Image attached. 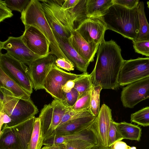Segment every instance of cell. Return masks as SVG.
Returning <instances> with one entry per match:
<instances>
[{
  "mask_svg": "<svg viewBox=\"0 0 149 149\" xmlns=\"http://www.w3.org/2000/svg\"><path fill=\"white\" fill-rule=\"evenodd\" d=\"M120 47L114 40L104 39L99 45L93 83L104 89H115L119 86V75L125 61Z\"/></svg>",
  "mask_w": 149,
  "mask_h": 149,
  "instance_id": "cell-1",
  "label": "cell"
},
{
  "mask_svg": "<svg viewBox=\"0 0 149 149\" xmlns=\"http://www.w3.org/2000/svg\"><path fill=\"white\" fill-rule=\"evenodd\" d=\"M101 17L107 29L118 33L132 42L137 40L139 32L137 6L130 9L114 3Z\"/></svg>",
  "mask_w": 149,
  "mask_h": 149,
  "instance_id": "cell-2",
  "label": "cell"
},
{
  "mask_svg": "<svg viewBox=\"0 0 149 149\" xmlns=\"http://www.w3.org/2000/svg\"><path fill=\"white\" fill-rule=\"evenodd\" d=\"M20 19L24 26H34L43 33L49 42L50 52L57 58H64L69 60L60 48L39 0H31L21 13Z\"/></svg>",
  "mask_w": 149,
  "mask_h": 149,
  "instance_id": "cell-3",
  "label": "cell"
},
{
  "mask_svg": "<svg viewBox=\"0 0 149 149\" xmlns=\"http://www.w3.org/2000/svg\"><path fill=\"white\" fill-rule=\"evenodd\" d=\"M0 111H2L11 118L8 125L12 127L32 117L38 112L37 107L31 98L25 99L15 96L10 91L0 86Z\"/></svg>",
  "mask_w": 149,
  "mask_h": 149,
  "instance_id": "cell-4",
  "label": "cell"
},
{
  "mask_svg": "<svg viewBox=\"0 0 149 149\" xmlns=\"http://www.w3.org/2000/svg\"><path fill=\"white\" fill-rule=\"evenodd\" d=\"M46 18L53 31L68 39L74 29L71 19L66 10H63L55 0H39Z\"/></svg>",
  "mask_w": 149,
  "mask_h": 149,
  "instance_id": "cell-5",
  "label": "cell"
},
{
  "mask_svg": "<svg viewBox=\"0 0 149 149\" xmlns=\"http://www.w3.org/2000/svg\"><path fill=\"white\" fill-rule=\"evenodd\" d=\"M0 52V68L31 95L33 86L29 67L7 53L3 54Z\"/></svg>",
  "mask_w": 149,
  "mask_h": 149,
  "instance_id": "cell-6",
  "label": "cell"
},
{
  "mask_svg": "<svg viewBox=\"0 0 149 149\" xmlns=\"http://www.w3.org/2000/svg\"><path fill=\"white\" fill-rule=\"evenodd\" d=\"M69 108L61 101L56 99L44 105L39 116L44 139L52 135Z\"/></svg>",
  "mask_w": 149,
  "mask_h": 149,
  "instance_id": "cell-7",
  "label": "cell"
},
{
  "mask_svg": "<svg viewBox=\"0 0 149 149\" xmlns=\"http://www.w3.org/2000/svg\"><path fill=\"white\" fill-rule=\"evenodd\" d=\"M149 77V57L125 61L119 75V86L127 85Z\"/></svg>",
  "mask_w": 149,
  "mask_h": 149,
  "instance_id": "cell-8",
  "label": "cell"
},
{
  "mask_svg": "<svg viewBox=\"0 0 149 149\" xmlns=\"http://www.w3.org/2000/svg\"><path fill=\"white\" fill-rule=\"evenodd\" d=\"M83 74L68 72L58 67L55 64L52 67L43 84L44 89L54 99L63 101L65 99L64 93L62 87L67 81L75 79Z\"/></svg>",
  "mask_w": 149,
  "mask_h": 149,
  "instance_id": "cell-9",
  "label": "cell"
},
{
  "mask_svg": "<svg viewBox=\"0 0 149 149\" xmlns=\"http://www.w3.org/2000/svg\"><path fill=\"white\" fill-rule=\"evenodd\" d=\"M149 98V77L132 83L123 88L121 100L125 108H132L141 101Z\"/></svg>",
  "mask_w": 149,
  "mask_h": 149,
  "instance_id": "cell-10",
  "label": "cell"
},
{
  "mask_svg": "<svg viewBox=\"0 0 149 149\" xmlns=\"http://www.w3.org/2000/svg\"><path fill=\"white\" fill-rule=\"evenodd\" d=\"M56 56L50 52L47 55L36 59L29 66V76L35 91L44 89V81L52 67L55 64Z\"/></svg>",
  "mask_w": 149,
  "mask_h": 149,
  "instance_id": "cell-11",
  "label": "cell"
},
{
  "mask_svg": "<svg viewBox=\"0 0 149 149\" xmlns=\"http://www.w3.org/2000/svg\"><path fill=\"white\" fill-rule=\"evenodd\" d=\"M0 49H4L10 56L29 66L34 61L43 57L32 52L19 37L9 36L5 41L0 42Z\"/></svg>",
  "mask_w": 149,
  "mask_h": 149,
  "instance_id": "cell-12",
  "label": "cell"
},
{
  "mask_svg": "<svg viewBox=\"0 0 149 149\" xmlns=\"http://www.w3.org/2000/svg\"><path fill=\"white\" fill-rule=\"evenodd\" d=\"M75 30L87 42L100 45L104 39L105 33L107 29L100 17L88 18Z\"/></svg>",
  "mask_w": 149,
  "mask_h": 149,
  "instance_id": "cell-13",
  "label": "cell"
},
{
  "mask_svg": "<svg viewBox=\"0 0 149 149\" xmlns=\"http://www.w3.org/2000/svg\"><path fill=\"white\" fill-rule=\"evenodd\" d=\"M22 40L26 46L34 54L44 56L49 52V44L46 36L37 28L25 26Z\"/></svg>",
  "mask_w": 149,
  "mask_h": 149,
  "instance_id": "cell-14",
  "label": "cell"
},
{
  "mask_svg": "<svg viewBox=\"0 0 149 149\" xmlns=\"http://www.w3.org/2000/svg\"><path fill=\"white\" fill-rule=\"evenodd\" d=\"M112 120L111 110L106 104H102L98 115L90 126L96 137L98 145L109 147V131Z\"/></svg>",
  "mask_w": 149,
  "mask_h": 149,
  "instance_id": "cell-15",
  "label": "cell"
},
{
  "mask_svg": "<svg viewBox=\"0 0 149 149\" xmlns=\"http://www.w3.org/2000/svg\"><path fill=\"white\" fill-rule=\"evenodd\" d=\"M96 117L89 110L84 111L75 118L58 126L52 134L69 135L81 132L88 129Z\"/></svg>",
  "mask_w": 149,
  "mask_h": 149,
  "instance_id": "cell-16",
  "label": "cell"
},
{
  "mask_svg": "<svg viewBox=\"0 0 149 149\" xmlns=\"http://www.w3.org/2000/svg\"><path fill=\"white\" fill-rule=\"evenodd\" d=\"M68 41L72 47L86 62L90 64L94 61L99 45L87 42L75 29L72 31Z\"/></svg>",
  "mask_w": 149,
  "mask_h": 149,
  "instance_id": "cell-17",
  "label": "cell"
},
{
  "mask_svg": "<svg viewBox=\"0 0 149 149\" xmlns=\"http://www.w3.org/2000/svg\"><path fill=\"white\" fill-rule=\"evenodd\" d=\"M53 33L60 48L65 56L74 64L77 70L83 73H87L89 64L77 53L69 42L68 39L61 37L54 32Z\"/></svg>",
  "mask_w": 149,
  "mask_h": 149,
  "instance_id": "cell-18",
  "label": "cell"
},
{
  "mask_svg": "<svg viewBox=\"0 0 149 149\" xmlns=\"http://www.w3.org/2000/svg\"><path fill=\"white\" fill-rule=\"evenodd\" d=\"M35 118L34 116L12 127L17 136L21 149H28Z\"/></svg>",
  "mask_w": 149,
  "mask_h": 149,
  "instance_id": "cell-19",
  "label": "cell"
},
{
  "mask_svg": "<svg viewBox=\"0 0 149 149\" xmlns=\"http://www.w3.org/2000/svg\"><path fill=\"white\" fill-rule=\"evenodd\" d=\"M85 140L98 145L96 137L90 126L79 133L67 135L54 134L51 139V142L53 144L63 143L69 140Z\"/></svg>",
  "mask_w": 149,
  "mask_h": 149,
  "instance_id": "cell-20",
  "label": "cell"
},
{
  "mask_svg": "<svg viewBox=\"0 0 149 149\" xmlns=\"http://www.w3.org/2000/svg\"><path fill=\"white\" fill-rule=\"evenodd\" d=\"M0 86L8 89L17 97L25 99L31 98V95L0 68Z\"/></svg>",
  "mask_w": 149,
  "mask_h": 149,
  "instance_id": "cell-21",
  "label": "cell"
},
{
  "mask_svg": "<svg viewBox=\"0 0 149 149\" xmlns=\"http://www.w3.org/2000/svg\"><path fill=\"white\" fill-rule=\"evenodd\" d=\"M113 3V0H87L86 9L88 17L103 16Z\"/></svg>",
  "mask_w": 149,
  "mask_h": 149,
  "instance_id": "cell-22",
  "label": "cell"
},
{
  "mask_svg": "<svg viewBox=\"0 0 149 149\" xmlns=\"http://www.w3.org/2000/svg\"><path fill=\"white\" fill-rule=\"evenodd\" d=\"M0 149H21L14 129L6 124L0 133Z\"/></svg>",
  "mask_w": 149,
  "mask_h": 149,
  "instance_id": "cell-23",
  "label": "cell"
},
{
  "mask_svg": "<svg viewBox=\"0 0 149 149\" xmlns=\"http://www.w3.org/2000/svg\"><path fill=\"white\" fill-rule=\"evenodd\" d=\"M87 0H79L77 3L74 7L65 10L70 17L72 23L75 29V24L77 26L87 19L86 3Z\"/></svg>",
  "mask_w": 149,
  "mask_h": 149,
  "instance_id": "cell-24",
  "label": "cell"
},
{
  "mask_svg": "<svg viewBox=\"0 0 149 149\" xmlns=\"http://www.w3.org/2000/svg\"><path fill=\"white\" fill-rule=\"evenodd\" d=\"M118 131L123 139L139 141L141 134V129L137 125L123 122L116 123Z\"/></svg>",
  "mask_w": 149,
  "mask_h": 149,
  "instance_id": "cell-25",
  "label": "cell"
},
{
  "mask_svg": "<svg viewBox=\"0 0 149 149\" xmlns=\"http://www.w3.org/2000/svg\"><path fill=\"white\" fill-rule=\"evenodd\" d=\"M139 21V32L136 41L149 39V24L144 10V4L140 1L137 6Z\"/></svg>",
  "mask_w": 149,
  "mask_h": 149,
  "instance_id": "cell-26",
  "label": "cell"
},
{
  "mask_svg": "<svg viewBox=\"0 0 149 149\" xmlns=\"http://www.w3.org/2000/svg\"><path fill=\"white\" fill-rule=\"evenodd\" d=\"M94 73L93 70L90 74L83 73L81 76L75 79L74 88L78 93V99L91 90L94 79Z\"/></svg>",
  "mask_w": 149,
  "mask_h": 149,
  "instance_id": "cell-27",
  "label": "cell"
},
{
  "mask_svg": "<svg viewBox=\"0 0 149 149\" xmlns=\"http://www.w3.org/2000/svg\"><path fill=\"white\" fill-rule=\"evenodd\" d=\"M44 140L40 118H35L28 149H41Z\"/></svg>",
  "mask_w": 149,
  "mask_h": 149,
  "instance_id": "cell-28",
  "label": "cell"
},
{
  "mask_svg": "<svg viewBox=\"0 0 149 149\" xmlns=\"http://www.w3.org/2000/svg\"><path fill=\"white\" fill-rule=\"evenodd\" d=\"M102 89L100 85L93 83L91 90V104L89 110L91 114L96 117L98 115L100 111V95Z\"/></svg>",
  "mask_w": 149,
  "mask_h": 149,
  "instance_id": "cell-29",
  "label": "cell"
},
{
  "mask_svg": "<svg viewBox=\"0 0 149 149\" xmlns=\"http://www.w3.org/2000/svg\"><path fill=\"white\" fill-rule=\"evenodd\" d=\"M130 121L143 127L149 126V107L132 113Z\"/></svg>",
  "mask_w": 149,
  "mask_h": 149,
  "instance_id": "cell-30",
  "label": "cell"
},
{
  "mask_svg": "<svg viewBox=\"0 0 149 149\" xmlns=\"http://www.w3.org/2000/svg\"><path fill=\"white\" fill-rule=\"evenodd\" d=\"M64 143L66 149H92L97 145L81 140H69Z\"/></svg>",
  "mask_w": 149,
  "mask_h": 149,
  "instance_id": "cell-31",
  "label": "cell"
},
{
  "mask_svg": "<svg viewBox=\"0 0 149 149\" xmlns=\"http://www.w3.org/2000/svg\"><path fill=\"white\" fill-rule=\"evenodd\" d=\"M91 90L78 99L75 104L71 108L72 110L83 111L89 109L91 104Z\"/></svg>",
  "mask_w": 149,
  "mask_h": 149,
  "instance_id": "cell-32",
  "label": "cell"
},
{
  "mask_svg": "<svg viewBox=\"0 0 149 149\" xmlns=\"http://www.w3.org/2000/svg\"><path fill=\"white\" fill-rule=\"evenodd\" d=\"M123 139V137L118 131L116 122L113 119L111 123L109 131L108 147H109L116 142Z\"/></svg>",
  "mask_w": 149,
  "mask_h": 149,
  "instance_id": "cell-33",
  "label": "cell"
},
{
  "mask_svg": "<svg viewBox=\"0 0 149 149\" xmlns=\"http://www.w3.org/2000/svg\"><path fill=\"white\" fill-rule=\"evenodd\" d=\"M135 52L149 57V39L132 42Z\"/></svg>",
  "mask_w": 149,
  "mask_h": 149,
  "instance_id": "cell-34",
  "label": "cell"
},
{
  "mask_svg": "<svg viewBox=\"0 0 149 149\" xmlns=\"http://www.w3.org/2000/svg\"><path fill=\"white\" fill-rule=\"evenodd\" d=\"M31 0H6L8 7L12 11L15 10L21 13L26 8Z\"/></svg>",
  "mask_w": 149,
  "mask_h": 149,
  "instance_id": "cell-35",
  "label": "cell"
},
{
  "mask_svg": "<svg viewBox=\"0 0 149 149\" xmlns=\"http://www.w3.org/2000/svg\"><path fill=\"white\" fill-rule=\"evenodd\" d=\"M64 94L65 99L61 101L68 107L71 108L78 99V93L74 88L70 92Z\"/></svg>",
  "mask_w": 149,
  "mask_h": 149,
  "instance_id": "cell-36",
  "label": "cell"
},
{
  "mask_svg": "<svg viewBox=\"0 0 149 149\" xmlns=\"http://www.w3.org/2000/svg\"><path fill=\"white\" fill-rule=\"evenodd\" d=\"M12 10L7 6L5 1L0 0V22L13 16Z\"/></svg>",
  "mask_w": 149,
  "mask_h": 149,
  "instance_id": "cell-37",
  "label": "cell"
},
{
  "mask_svg": "<svg viewBox=\"0 0 149 149\" xmlns=\"http://www.w3.org/2000/svg\"><path fill=\"white\" fill-rule=\"evenodd\" d=\"M55 63L59 68L69 71L74 70L75 67L71 61L64 58H57Z\"/></svg>",
  "mask_w": 149,
  "mask_h": 149,
  "instance_id": "cell-38",
  "label": "cell"
},
{
  "mask_svg": "<svg viewBox=\"0 0 149 149\" xmlns=\"http://www.w3.org/2000/svg\"><path fill=\"white\" fill-rule=\"evenodd\" d=\"M83 111H79L73 110L71 109V108H70L65 112L58 126L75 118Z\"/></svg>",
  "mask_w": 149,
  "mask_h": 149,
  "instance_id": "cell-39",
  "label": "cell"
},
{
  "mask_svg": "<svg viewBox=\"0 0 149 149\" xmlns=\"http://www.w3.org/2000/svg\"><path fill=\"white\" fill-rule=\"evenodd\" d=\"M113 1L114 3L132 9L137 6L140 1L139 0H113Z\"/></svg>",
  "mask_w": 149,
  "mask_h": 149,
  "instance_id": "cell-40",
  "label": "cell"
},
{
  "mask_svg": "<svg viewBox=\"0 0 149 149\" xmlns=\"http://www.w3.org/2000/svg\"><path fill=\"white\" fill-rule=\"evenodd\" d=\"M10 118L2 111H0V133L1 132L3 126L4 124L8 125L11 123Z\"/></svg>",
  "mask_w": 149,
  "mask_h": 149,
  "instance_id": "cell-41",
  "label": "cell"
},
{
  "mask_svg": "<svg viewBox=\"0 0 149 149\" xmlns=\"http://www.w3.org/2000/svg\"><path fill=\"white\" fill-rule=\"evenodd\" d=\"M75 79L68 81L62 86V90L64 93L70 92L74 88Z\"/></svg>",
  "mask_w": 149,
  "mask_h": 149,
  "instance_id": "cell-42",
  "label": "cell"
},
{
  "mask_svg": "<svg viewBox=\"0 0 149 149\" xmlns=\"http://www.w3.org/2000/svg\"><path fill=\"white\" fill-rule=\"evenodd\" d=\"M130 147L121 141L116 142L109 147L111 149H130Z\"/></svg>",
  "mask_w": 149,
  "mask_h": 149,
  "instance_id": "cell-43",
  "label": "cell"
},
{
  "mask_svg": "<svg viewBox=\"0 0 149 149\" xmlns=\"http://www.w3.org/2000/svg\"><path fill=\"white\" fill-rule=\"evenodd\" d=\"M79 0H64V2L61 7L65 10L74 6L78 2Z\"/></svg>",
  "mask_w": 149,
  "mask_h": 149,
  "instance_id": "cell-44",
  "label": "cell"
},
{
  "mask_svg": "<svg viewBox=\"0 0 149 149\" xmlns=\"http://www.w3.org/2000/svg\"><path fill=\"white\" fill-rule=\"evenodd\" d=\"M50 146L49 149H66L64 143L53 145Z\"/></svg>",
  "mask_w": 149,
  "mask_h": 149,
  "instance_id": "cell-45",
  "label": "cell"
},
{
  "mask_svg": "<svg viewBox=\"0 0 149 149\" xmlns=\"http://www.w3.org/2000/svg\"><path fill=\"white\" fill-rule=\"evenodd\" d=\"M92 149H111V148L110 147H102L97 145L96 146Z\"/></svg>",
  "mask_w": 149,
  "mask_h": 149,
  "instance_id": "cell-46",
  "label": "cell"
},
{
  "mask_svg": "<svg viewBox=\"0 0 149 149\" xmlns=\"http://www.w3.org/2000/svg\"><path fill=\"white\" fill-rule=\"evenodd\" d=\"M50 146H45L41 149H49Z\"/></svg>",
  "mask_w": 149,
  "mask_h": 149,
  "instance_id": "cell-47",
  "label": "cell"
},
{
  "mask_svg": "<svg viewBox=\"0 0 149 149\" xmlns=\"http://www.w3.org/2000/svg\"><path fill=\"white\" fill-rule=\"evenodd\" d=\"M130 149H136V147L134 146L131 147Z\"/></svg>",
  "mask_w": 149,
  "mask_h": 149,
  "instance_id": "cell-48",
  "label": "cell"
},
{
  "mask_svg": "<svg viewBox=\"0 0 149 149\" xmlns=\"http://www.w3.org/2000/svg\"><path fill=\"white\" fill-rule=\"evenodd\" d=\"M147 6L149 9V1H147Z\"/></svg>",
  "mask_w": 149,
  "mask_h": 149,
  "instance_id": "cell-49",
  "label": "cell"
}]
</instances>
